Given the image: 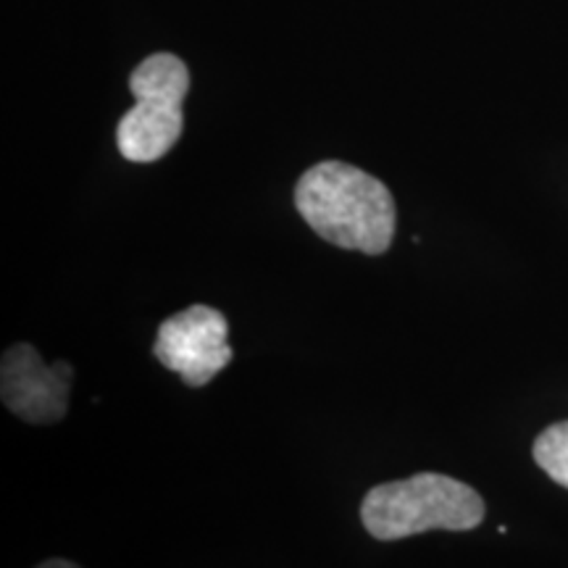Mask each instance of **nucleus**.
<instances>
[{"label":"nucleus","instance_id":"obj_1","mask_svg":"<svg viewBox=\"0 0 568 568\" xmlns=\"http://www.w3.org/2000/svg\"><path fill=\"white\" fill-rule=\"evenodd\" d=\"M295 209L326 243L382 255L395 237V201L385 182L343 161L311 166L295 184Z\"/></svg>","mask_w":568,"mask_h":568},{"label":"nucleus","instance_id":"obj_2","mask_svg":"<svg viewBox=\"0 0 568 568\" xmlns=\"http://www.w3.org/2000/svg\"><path fill=\"white\" fill-rule=\"evenodd\" d=\"M485 510L481 495L466 481L422 471L368 489L361 503V521L374 539L395 542L432 529H477L485 521Z\"/></svg>","mask_w":568,"mask_h":568},{"label":"nucleus","instance_id":"obj_3","mask_svg":"<svg viewBox=\"0 0 568 568\" xmlns=\"http://www.w3.org/2000/svg\"><path fill=\"white\" fill-rule=\"evenodd\" d=\"M134 105L116 126L119 153L126 161H159L182 138V103L190 90V71L172 53H155L130 77Z\"/></svg>","mask_w":568,"mask_h":568},{"label":"nucleus","instance_id":"obj_4","mask_svg":"<svg viewBox=\"0 0 568 568\" xmlns=\"http://www.w3.org/2000/svg\"><path fill=\"white\" fill-rule=\"evenodd\" d=\"M226 316L211 305H190L159 326L153 353L159 364L180 374L187 387H205L232 361Z\"/></svg>","mask_w":568,"mask_h":568},{"label":"nucleus","instance_id":"obj_5","mask_svg":"<svg viewBox=\"0 0 568 568\" xmlns=\"http://www.w3.org/2000/svg\"><path fill=\"white\" fill-rule=\"evenodd\" d=\"M74 368L67 361L48 366L32 345L19 343L3 353L0 395L3 406L27 424H55L67 416Z\"/></svg>","mask_w":568,"mask_h":568},{"label":"nucleus","instance_id":"obj_6","mask_svg":"<svg viewBox=\"0 0 568 568\" xmlns=\"http://www.w3.org/2000/svg\"><path fill=\"white\" fill-rule=\"evenodd\" d=\"M531 456H535L537 466L542 468L556 485L568 489V422L548 426V429L535 439Z\"/></svg>","mask_w":568,"mask_h":568},{"label":"nucleus","instance_id":"obj_7","mask_svg":"<svg viewBox=\"0 0 568 568\" xmlns=\"http://www.w3.org/2000/svg\"><path fill=\"white\" fill-rule=\"evenodd\" d=\"M38 568H80V566H77V564H71V560L53 558V560H45V564H40Z\"/></svg>","mask_w":568,"mask_h":568}]
</instances>
